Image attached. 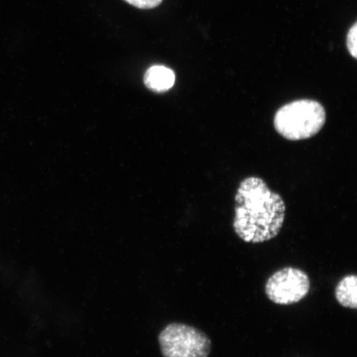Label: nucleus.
Returning a JSON list of instances; mask_svg holds the SVG:
<instances>
[{
    "mask_svg": "<svg viewBox=\"0 0 357 357\" xmlns=\"http://www.w3.org/2000/svg\"><path fill=\"white\" fill-rule=\"evenodd\" d=\"M287 205L261 178L250 176L241 181L235 195L233 223L236 236L247 243L269 242L282 229Z\"/></svg>",
    "mask_w": 357,
    "mask_h": 357,
    "instance_id": "1",
    "label": "nucleus"
},
{
    "mask_svg": "<svg viewBox=\"0 0 357 357\" xmlns=\"http://www.w3.org/2000/svg\"><path fill=\"white\" fill-rule=\"evenodd\" d=\"M326 110L319 101L310 99L294 100L276 112L274 127L285 139H309L318 134L326 123Z\"/></svg>",
    "mask_w": 357,
    "mask_h": 357,
    "instance_id": "2",
    "label": "nucleus"
},
{
    "mask_svg": "<svg viewBox=\"0 0 357 357\" xmlns=\"http://www.w3.org/2000/svg\"><path fill=\"white\" fill-rule=\"evenodd\" d=\"M158 340L164 357H208L212 350L206 333L185 324H169Z\"/></svg>",
    "mask_w": 357,
    "mask_h": 357,
    "instance_id": "3",
    "label": "nucleus"
},
{
    "mask_svg": "<svg viewBox=\"0 0 357 357\" xmlns=\"http://www.w3.org/2000/svg\"><path fill=\"white\" fill-rule=\"evenodd\" d=\"M310 287V280L306 272L287 266L270 276L265 285V293L275 305H290L303 300Z\"/></svg>",
    "mask_w": 357,
    "mask_h": 357,
    "instance_id": "4",
    "label": "nucleus"
},
{
    "mask_svg": "<svg viewBox=\"0 0 357 357\" xmlns=\"http://www.w3.org/2000/svg\"><path fill=\"white\" fill-rule=\"evenodd\" d=\"M176 82L174 71L164 66L150 67L144 75L146 86L155 92H166L172 89Z\"/></svg>",
    "mask_w": 357,
    "mask_h": 357,
    "instance_id": "5",
    "label": "nucleus"
},
{
    "mask_svg": "<svg viewBox=\"0 0 357 357\" xmlns=\"http://www.w3.org/2000/svg\"><path fill=\"white\" fill-rule=\"evenodd\" d=\"M335 298L339 305L347 309H357V276L347 275L337 284Z\"/></svg>",
    "mask_w": 357,
    "mask_h": 357,
    "instance_id": "6",
    "label": "nucleus"
},
{
    "mask_svg": "<svg viewBox=\"0 0 357 357\" xmlns=\"http://www.w3.org/2000/svg\"><path fill=\"white\" fill-rule=\"evenodd\" d=\"M357 24L351 26L347 38V47L351 56L357 58Z\"/></svg>",
    "mask_w": 357,
    "mask_h": 357,
    "instance_id": "7",
    "label": "nucleus"
},
{
    "mask_svg": "<svg viewBox=\"0 0 357 357\" xmlns=\"http://www.w3.org/2000/svg\"><path fill=\"white\" fill-rule=\"evenodd\" d=\"M124 1L142 10H150V8L158 7L163 0H124Z\"/></svg>",
    "mask_w": 357,
    "mask_h": 357,
    "instance_id": "8",
    "label": "nucleus"
}]
</instances>
